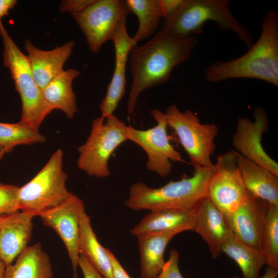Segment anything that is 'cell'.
I'll return each mask as SVG.
<instances>
[{"mask_svg": "<svg viewBox=\"0 0 278 278\" xmlns=\"http://www.w3.org/2000/svg\"><path fill=\"white\" fill-rule=\"evenodd\" d=\"M157 124L146 130L136 129L127 126V140L140 146L147 156V169L162 177H166L172 171L171 162H182L181 153L170 143L167 133L165 114L158 109L151 110Z\"/></svg>", "mask_w": 278, "mask_h": 278, "instance_id": "30bf717a", "label": "cell"}, {"mask_svg": "<svg viewBox=\"0 0 278 278\" xmlns=\"http://www.w3.org/2000/svg\"><path fill=\"white\" fill-rule=\"evenodd\" d=\"M17 3L16 0H0V22L4 16L8 14L9 11L15 7Z\"/></svg>", "mask_w": 278, "mask_h": 278, "instance_id": "d590c367", "label": "cell"}, {"mask_svg": "<svg viewBox=\"0 0 278 278\" xmlns=\"http://www.w3.org/2000/svg\"><path fill=\"white\" fill-rule=\"evenodd\" d=\"M2 217L3 216H0V220L2 219Z\"/></svg>", "mask_w": 278, "mask_h": 278, "instance_id": "ab89813d", "label": "cell"}, {"mask_svg": "<svg viewBox=\"0 0 278 278\" xmlns=\"http://www.w3.org/2000/svg\"><path fill=\"white\" fill-rule=\"evenodd\" d=\"M194 211L195 222L193 231L201 236L215 259L221 253L222 245L231 234L225 215L207 197L200 201Z\"/></svg>", "mask_w": 278, "mask_h": 278, "instance_id": "2e32d148", "label": "cell"}, {"mask_svg": "<svg viewBox=\"0 0 278 278\" xmlns=\"http://www.w3.org/2000/svg\"><path fill=\"white\" fill-rule=\"evenodd\" d=\"M130 12L137 18L138 26L132 37L134 45L157 31L163 14L159 0H127Z\"/></svg>", "mask_w": 278, "mask_h": 278, "instance_id": "d4e9b609", "label": "cell"}, {"mask_svg": "<svg viewBox=\"0 0 278 278\" xmlns=\"http://www.w3.org/2000/svg\"><path fill=\"white\" fill-rule=\"evenodd\" d=\"M175 232L152 233L137 237L141 278H156L165 264L164 252Z\"/></svg>", "mask_w": 278, "mask_h": 278, "instance_id": "ffe728a7", "label": "cell"}, {"mask_svg": "<svg viewBox=\"0 0 278 278\" xmlns=\"http://www.w3.org/2000/svg\"><path fill=\"white\" fill-rule=\"evenodd\" d=\"M0 36L4 45V65L10 70L21 100L20 122L39 130L45 118L54 110L46 101L33 77L27 56L15 43L2 21L0 22Z\"/></svg>", "mask_w": 278, "mask_h": 278, "instance_id": "5b68a950", "label": "cell"}, {"mask_svg": "<svg viewBox=\"0 0 278 278\" xmlns=\"http://www.w3.org/2000/svg\"><path fill=\"white\" fill-rule=\"evenodd\" d=\"M80 74L74 68L64 71L42 90L44 99L53 110H61L70 119L78 111L72 83Z\"/></svg>", "mask_w": 278, "mask_h": 278, "instance_id": "603a6c76", "label": "cell"}, {"mask_svg": "<svg viewBox=\"0 0 278 278\" xmlns=\"http://www.w3.org/2000/svg\"><path fill=\"white\" fill-rule=\"evenodd\" d=\"M269 204L253 197L236 211L225 216L231 233L247 245L262 252L263 236Z\"/></svg>", "mask_w": 278, "mask_h": 278, "instance_id": "5bb4252c", "label": "cell"}, {"mask_svg": "<svg viewBox=\"0 0 278 278\" xmlns=\"http://www.w3.org/2000/svg\"><path fill=\"white\" fill-rule=\"evenodd\" d=\"M127 126L114 114L93 119L90 134L78 148V168L89 176L98 178L110 175L109 160L114 151L127 140Z\"/></svg>", "mask_w": 278, "mask_h": 278, "instance_id": "8992f818", "label": "cell"}, {"mask_svg": "<svg viewBox=\"0 0 278 278\" xmlns=\"http://www.w3.org/2000/svg\"><path fill=\"white\" fill-rule=\"evenodd\" d=\"M207 197L225 217L254 197L247 190L241 181L234 150L217 158L208 184Z\"/></svg>", "mask_w": 278, "mask_h": 278, "instance_id": "8fae6325", "label": "cell"}, {"mask_svg": "<svg viewBox=\"0 0 278 278\" xmlns=\"http://www.w3.org/2000/svg\"><path fill=\"white\" fill-rule=\"evenodd\" d=\"M48 255L40 242L28 246L14 264L6 267L4 278H52Z\"/></svg>", "mask_w": 278, "mask_h": 278, "instance_id": "44dd1931", "label": "cell"}, {"mask_svg": "<svg viewBox=\"0 0 278 278\" xmlns=\"http://www.w3.org/2000/svg\"><path fill=\"white\" fill-rule=\"evenodd\" d=\"M230 0H184L179 10L170 17L163 19L162 29L178 38L201 33L204 24L215 23L217 27L236 34L249 48L254 43L247 27L232 14Z\"/></svg>", "mask_w": 278, "mask_h": 278, "instance_id": "277c9868", "label": "cell"}, {"mask_svg": "<svg viewBox=\"0 0 278 278\" xmlns=\"http://www.w3.org/2000/svg\"><path fill=\"white\" fill-rule=\"evenodd\" d=\"M79 251V254L84 255L105 278H114L110 250L99 243L85 208L80 216Z\"/></svg>", "mask_w": 278, "mask_h": 278, "instance_id": "7402d4cb", "label": "cell"}, {"mask_svg": "<svg viewBox=\"0 0 278 278\" xmlns=\"http://www.w3.org/2000/svg\"><path fill=\"white\" fill-rule=\"evenodd\" d=\"M46 140L39 130L20 121L0 123V147L6 148L9 152L18 145L42 143Z\"/></svg>", "mask_w": 278, "mask_h": 278, "instance_id": "484cf974", "label": "cell"}, {"mask_svg": "<svg viewBox=\"0 0 278 278\" xmlns=\"http://www.w3.org/2000/svg\"><path fill=\"white\" fill-rule=\"evenodd\" d=\"M30 212L19 211L0 220V257L6 267L12 264L28 247L33 228Z\"/></svg>", "mask_w": 278, "mask_h": 278, "instance_id": "9a60e30c", "label": "cell"}, {"mask_svg": "<svg viewBox=\"0 0 278 278\" xmlns=\"http://www.w3.org/2000/svg\"><path fill=\"white\" fill-rule=\"evenodd\" d=\"M163 19L173 15L180 8L184 0H159Z\"/></svg>", "mask_w": 278, "mask_h": 278, "instance_id": "d6a6232c", "label": "cell"}, {"mask_svg": "<svg viewBox=\"0 0 278 278\" xmlns=\"http://www.w3.org/2000/svg\"><path fill=\"white\" fill-rule=\"evenodd\" d=\"M63 154L61 149H57L32 179L19 187L20 211L32 212L37 216L59 205L73 194L66 186L67 175L63 169Z\"/></svg>", "mask_w": 278, "mask_h": 278, "instance_id": "52a82bcc", "label": "cell"}, {"mask_svg": "<svg viewBox=\"0 0 278 278\" xmlns=\"http://www.w3.org/2000/svg\"><path fill=\"white\" fill-rule=\"evenodd\" d=\"M164 114L167 126L177 135L194 167H213L211 157L215 151L218 127L212 123H201L193 111L181 112L176 105L169 106Z\"/></svg>", "mask_w": 278, "mask_h": 278, "instance_id": "ba28073f", "label": "cell"}, {"mask_svg": "<svg viewBox=\"0 0 278 278\" xmlns=\"http://www.w3.org/2000/svg\"><path fill=\"white\" fill-rule=\"evenodd\" d=\"M195 222L194 210L161 209L151 211L130 232L136 237L147 234L165 232L179 234L185 231H193Z\"/></svg>", "mask_w": 278, "mask_h": 278, "instance_id": "ac0fdd59", "label": "cell"}, {"mask_svg": "<svg viewBox=\"0 0 278 278\" xmlns=\"http://www.w3.org/2000/svg\"><path fill=\"white\" fill-rule=\"evenodd\" d=\"M236 154L238 172L247 190L269 204L278 205V176L236 152Z\"/></svg>", "mask_w": 278, "mask_h": 278, "instance_id": "d6986e66", "label": "cell"}, {"mask_svg": "<svg viewBox=\"0 0 278 278\" xmlns=\"http://www.w3.org/2000/svg\"><path fill=\"white\" fill-rule=\"evenodd\" d=\"M194 167L192 176L171 181L160 187H150L141 182L132 184L125 201L126 206L135 211L165 208L193 210L207 197L214 166Z\"/></svg>", "mask_w": 278, "mask_h": 278, "instance_id": "3957f363", "label": "cell"}, {"mask_svg": "<svg viewBox=\"0 0 278 278\" xmlns=\"http://www.w3.org/2000/svg\"><path fill=\"white\" fill-rule=\"evenodd\" d=\"M179 258L178 251L171 250L168 260L165 262L161 272L156 278H183L179 268Z\"/></svg>", "mask_w": 278, "mask_h": 278, "instance_id": "4dcf8cb0", "label": "cell"}, {"mask_svg": "<svg viewBox=\"0 0 278 278\" xmlns=\"http://www.w3.org/2000/svg\"><path fill=\"white\" fill-rule=\"evenodd\" d=\"M262 252L267 267L278 270V205H268L265 220Z\"/></svg>", "mask_w": 278, "mask_h": 278, "instance_id": "4316f807", "label": "cell"}, {"mask_svg": "<svg viewBox=\"0 0 278 278\" xmlns=\"http://www.w3.org/2000/svg\"><path fill=\"white\" fill-rule=\"evenodd\" d=\"M9 152L6 148L0 147V161L4 155V154Z\"/></svg>", "mask_w": 278, "mask_h": 278, "instance_id": "f35d334b", "label": "cell"}, {"mask_svg": "<svg viewBox=\"0 0 278 278\" xmlns=\"http://www.w3.org/2000/svg\"><path fill=\"white\" fill-rule=\"evenodd\" d=\"M126 22V19L120 22L111 40L114 46L115 63L127 64L130 50L135 46L132 37H130L127 32Z\"/></svg>", "mask_w": 278, "mask_h": 278, "instance_id": "f1b7e54d", "label": "cell"}, {"mask_svg": "<svg viewBox=\"0 0 278 278\" xmlns=\"http://www.w3.org/2000/svg\"><path fill=\"white\" fill-rule=\"evenodd\" d=\"M6 266L0 257V278H4Z\"/></svg>", "mask_w": 278, "mask_h": 278, "instance_id": "74e56055", "label": "cell"}, {"mask_svg": "<svg viewBox=\"0 0 278 278\" xmlns=\"http://www.w3.org/2000/svg\"><path fill=\"white\" fill-rule=\"evenodd\" d=\"M84 208L83 201L73 194L59 205L38 215L43 224L53 228L64 243L71 262L73 278H78L80 216Z\"/></svg>", "mask_w": 278, "mask_h": 278, "instance_id": "7c38bea8", "label": "cell"}, {"mask_svg": "<svg viewBox=\"0 0 278 278\" xmlns=\"http://www.w3.org/2000/svg\"><path fill=\"white\" fill-rule=\"evenodd\" d=\"M129 13L126 1L91 0L72 15L83 32L89 50L96 53L112 40L118 25Z\"/></svg>", "mask_w": 278, "mask_h": 278, "instance_id": "9c48e42d", "label": "cell"}, {"mask_svg": "<svg viewBox=\"0 0 278 278\" xmlns=\"http://www.w3.org/2000/svg\"><path fill=\"white\" fill-rule=\"evenodd\" d=\"M110 256L113 266L114 278H131L117 258L111 251H110Z\"/></svg>", "mask_w": 278, "mask_h": 278, "instance_id": "e575fe53", "label": "cell"}, {"mask_svg": "<svg viewBox=\"0 0 278 278\" xmlns=\"http://www.w3.org/2000/svg\"><path fill=\"white\" fill-rule=\"evenodd\" d=\"M126 64L115 63L111 80L106 94L100 104L101 116L106 118L112 115L125 93Z\"/></svg>", "mask_w": 278, "mask_h": 278, "instance_id": "83f0119b", "label": "cell"}, {"mask_svg": "<svg viewBox=\"0 0 278 278\" xmlns=\"http://www.w3.org/2000/svg\"><path fill=\"white\" fill-rule=\"evenodd\" d=\"M198 42L196 36L178 38L161 28L151 40L131 49L132 83L127 103L129 116L133 112L141 93L167 83L172 70L189 59Z\"/></svg>", "mask_w": 278, "mask_h": 278, "instance_id": "6da1fadb", "label": "cell"}, {"mask_svg": "<svg viewBox=\"0 0 278 278\" xmlns=\"http://www.w3.org/2000/svg\"><path fill=\"white\" fill-rule=\"evenodd\" d=\"M90 2L91 0L64 1L60 6V11L73 14L84 8Z\"/></svg>", "mask_w": 278, "mask_h": 278, "instance_id": "836d02e7", "label": "cell"}, {"mask_svg": "<svg viewBox=\"0 0 278 278\" xmlns=\"http://www.w3.org/2000/svg\"><path fill=\"white\" fill-rule=\"evenodd\" d=\"M221 252L236 262L244 278H258L261 269L266 265L262 251L243 242L232 233L222 245Z\"/></svg>", "mask_w": 278, "mask_h": 278, "instance_id": "cb8c5ba5", "label": "cell"}, {"mask_svg": "<svg viewBox=\"0 0 278 278\" xmlns=\"http://www.w3.org/2000/svg\"><path fill=\"white\" fill-rule=\"evenodd\" d=\"M78 267L82 272L84 278H105L83 254H79Z\"/></svg>", "mask_w": 278, "mask_h": 278, "instance_id": "1f68e13d", "label": "cell"}, {"mask_svg": "<svg viewBox=\"0 0 278 278\" xmlns=\"http://www.w3.org/2000/svg\"><path fill=\"white\" fill-rule=\"evenodd\" d=\"M278 275V270L271 268L269 267L266 268L264 275L258 278H277ZM230 278H238L237 277H232Z\"/></svg>", "mask_w": 278, "mask_h": 278, "instance_id": "8d00e7d4", "label": "cell"}, {"mask_svg": "<svg viewBox=\"0 0 278 278\" xmlns=\"http://www.w3.org/2000/svg\"><path fill=\"white\" fill-rule=\"evenodd\" d=\"M211 83L237 78L255 79L278 86V13L270 9L264 14L257 41L243 55L228 61H217L206 69Z\"/></svg>", "mask_w": 278, "mask_h": 278, "instance_id": "7a4b0ae2", "label": "cell"}, {"mask_svg": "<svg viewBox=\"0 0 278 278\" xmlns=\"http://www.w3.org/2000/svg\"><path fill=\"white\" fill-rule=\"evenodd\" d=\"M269 127L268 115L265 110L256 108L253 120L247 117L238 119L236 130L232 142L235 150L244 158L265 167L278 176V164L264 149L262 145L263 134Z\"/></svg>", "mask_w": 278, "mask_h": 278, "instance_id": "4fadbf2b", "label": "cell"}, {"mask_svg": "<svg viewBox=\"0 0 278 278\" xmlns=\"http://www.w3.org/2000/svg\"><path fill=\"white\" fill-rule=\"evenodd\" d=\"M18 186L0 183V216L12 214L20 211Z\"/></svg>", "mask_w": 278, "mask_h": 278, "instance_id": "f546056e", "label": "cell"}, {"mask_svg": "<svg viewBox=\"0 0 278 278\" xmlns=\"http://www.w3.org/2000/svg\"><path fill=\"white\" fill-rule=\"evenodd\" d=\"M74 40L50 50L39 49L29 39L24 42V48L33 77L41 90L64 70L63 66L72 53Z\"/></svg>", "mask_w": 278, "mask_h": 278, "instance_id": "e0dca14e", "label": "cell"}]
</instances>
